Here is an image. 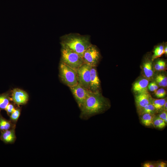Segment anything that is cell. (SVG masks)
<instances>
[{"label": "cell", "instance_id": "1", "mask_svg": "<svg viewBox=\"0 0 167 167\" xmlns=\"http://www.w3.org/2000/svg\"><path fill=\"white\" fill-rule=\"evenodd\" d=\"M109 106L107 101L98 91H90L80 109L79 118L83 120H88L92 117L103 112Z\"/></svg>", "mask_w": 167, "mask_h": 167}, {"label": "cell", "instance_id": "2", "mask_svg": "<svg viewBox=\"0 0 167 167\" xmlns=\"http://www.w3.org/2000/svg\"><path fill=\"white\" fill-rule=\"evenodd\" d=\"M62 46L75 52L82 58L84 51L91 45L88 35L71 33L62 36L60 38Z\"/></svg>", "mask_w": 167, "mask_h": 167}, {"label": "cell", "instance_id": "3", "mask_svg": "<svg viewBox=\"0 0 167 167\" xmlns=\"http://www.w3.org/2000/svg\"><path fill=\"white\" fill-rule=\"evenodd\" d=\"M59 71L60 79L69 87L79 83L77 70L60 62Z\"/></svg>", "mask_w": 167, "mask_h": 167}, {"label": "cell", "instance_id": "4", "mask_svg": "<svg viewBox=\"0 0 167 167\" xmlns=\"http://www.w3.org/2000/svg\"><path fill=\"white\" fill-rule=\"evenodd\" d=\"M61 62L77 70L84 64L82 58L75 52L62 46Z\"/></svg>", "mask_w": 167, "mask_h": 167}, {"label": "cell", "instance_id": "5", "mask_svg": "<svg viewBox=\"0 0 167 167\" xmlns=\"http://www.w3.org/2000/svg\"><path fill=\"white\" fill-rule=\"evenodd\" d=\"M100 57V54L96 46L92 44L84 52L82 59L84 64L95 66Z\"/></svg>", "mask_w": 167, "mask_h": 167}, {"label": "cell", "instance_id": "6", "mask_svg": "<svg viewBox=\"0 0 167 167\" xmlns=\"http://www.w3.org/2000/svg\"><path fill=\"white\" fill-rule=\"evenodd\" d=\"M69 88L80 109L89 95L90 91L79 83L76 85Z\"/></svg>", "mask_w": 167, "mask_h": 167}, {"label": "cell", "instance_id": "7", "mask_svg": "<svg viewBox=\"0 0 167 167\" xmlns=\"http://www.w3.org/2000/svg\"><path fill=\"white\" fill-rule=\"evenodd\" d=\"M91 66L84 64L77 70L78 83L89 90L91 80Z\"/></svg>", "mask_w": 167, "mask_h": 167}, {"label": "cell", "instance_id": "8", "mask_svg": "<svg viewBox=\"0 0 167 167\" xmlns=\"http://www.w3.org/2000/svg\"><path fill=\"white\" fill-rule=\"evenodd\" d=\"M28 94L19 88H15L11 91V101L17 106L26 104L29 100Z\"/></svg>", "mask_w": 167, "mask_h": 167}, {"label": "cell", "instance_id": "9", "mask_svg": "<svg viewBox=\"0 0 167 167\" xmlns=\"http://www.w3.org/2000/svg\"><path fill=\"white\" fill-rule=\"evenodd\" d=\"M151 98L148 92L137 94L135 100L138 112L151 102Z\"/></svg>", "mask_w": 167, "mask_h": 167}, {"label": "cell", "instance_id": "10", "mask_svg": "<svg viewBox=\"0 0 167 167\" xmlns=\"http://www.w3.org/2000/svg\"><path fill=\"white\" fill-rule=\"evenodd\" d=\"M95 67L91 66V77L89 88V90L93 92L98 91L100 87V81Z\"/></svg>", "mask_w": 167, "mask_h": 167}, {"label": "cell", "instance_id": "11", "mask_svg": "<svg viewBox=\"0 0 167 167\" xmlns=\"http://www.w3.org/2000/svg\"><path fill=\"white\" fill-rule=\"evenodd\" d=\"M16 127L1 132L0 139L6 143L12 144L15 142L16 137L15 134Z\"/></svg>", "mask_w": 167, "mask_h": 167}, {"label": "cell", "instance_id": "12", "mask_svg": "<svg viewBox=\"0 0 167 167\" xmlns=\"http://www.w3.org/2000/svg\"><path fill=\"white\" fill-rule=\"evenodd\" d=\"M149 80L147 79H142L134 83L133 89L134 92L137 94L148 92L147 88Z\"/></svg>", "mask_w": 167, "mask_h": 167}, {"label": "cell", "instance_id": "13", "mask_svg": "<svg viewBox=\"0 0 167 167\" xmlns=\"http://www.w3.org/2000/svg\"><path fill=\"white\" fill-rule=\"evenodd\" d=\"M11 101V92L0 94V111L5 110Z\"/></svg>", "mask_w": 167, "mask_h": 167}, {"label": "cell", "instance_id": "14", "mask_svg": "<svg viewBox=\"0 0 167 167\" xmlns=\"http://www.w3.org/2000/svg\"><path fill=\"white\" fill-rule=\"evenodd\" d=\"M16 124L8 120L2 116L0 112V131L1 132L16 127Z\"/></svg>", "mask_w": 167, "mask_h": 167}, {"label": "cell", "instance_id": "15", "mask_svg": "<svg viewBox=\"0 0 167 167\" xmlns=\"http://www.w3.org/2000/svg\"><path fill=\"white\" fill-rule=\"evenodd\" d=\"M155 114L144 113L140 115L141 123L146 126H153V121Z\"/></svg>", "mask_w": 167, "mask_h": 167}, {"label": "cell", "instance_id": "16", "mask_svg": "<svg viewBox=\"0 0 167 167\" xmlns=\"http://www.w3.org/2000/svg\"><path fill=\"white\" fill-rule=\"evenodd\" d=\"M152 64L150 62H146L143 66V70L145 76L148 79L152 78L154 74Z\"/></svg>", "mask_w": 167, "mask_h": 167}, {"label": "cell", "instance_id": "17", "mask_svg": "<svg viewBox=\"0 0 167 167\" xmlns=\"http://www.w3.org/2000/svg\"><path fill=\"white\" fill-rule=\"evenodd\" d=\"M166 101V99H155L152 97L151 99V103L155 107L156 112L163 110L164 105Z\"/></svg>", "mask_w": 167, "mask_h": 167}, {"label": "cell", "instance_id": "18", "mask_svg": "<svg viewBox=\"0 0 167 167\" xmlns=\"http://www.w3.org/2000/svg\"><path fill=\"white\" fill-rule=\"evenodd\" d=\"M21 111V108L19 106H18L9 116L10 120L13 123L16 124L20 115Z\"/></svg>", "mask_w": 167, "mask_h": 167}, {"label": "cell", "instance_id": "19", "mask_svg": "<svg viewBox=\"0 0 167 167\" xmlns=\"http://www.w3.org/2000/svg\"><path fill=\"white\" fill-rule=\"evenodd\" d=\"M156 112H157L155 107L151 102L139 111V115L144 113L155 114Z\"/></svg>", "mask_w": 167, "mask_h": 167}, {"label": "cell", "instance_id": "20", "mask_svg": "<svg viewBox=\"0 0 167 167\" xmlns=\"http://www.w3.org/2000/svg\"><path fill=\"white\" fill-rule=\"evenodd\" d=\"M156 81L161 87H166L167 86V78L164 75L160 74L156 78Z\"/></svg>", "mask_w": 167, "mask_h": 167}, {"label": "cell", "instance_id": "21", "mask_svg": "<svg viewBox=\"0 0 167 167\" xmlns=\"http://www.w3.org/2000/svg\"><path fill=\"white\" fill-rule=\"evenodd\" d=\"M153 53L154 54L152 57V61L164 54L163 46L161 45L156 47L154 49Z\"/></svg>", "mask_w": 167, "mask_h": 167}, {"label": "cell", "instance_id": "22", "mask_svg": "<svg viewBox=\"0 0 167 167\" xmlns=\"http://www.w3.org/2000/svg\"><path fill=\"white\" fill-rule=\"evenodd\" d=\"M16 108L15 104L13 103H9L6 107L5 110L6 111L8 115L9 116Z\"/></svg>", "mask_w": 167, "mask_h": 167}, {"label": "cell", "instance_id": "23", "mask_svg": "<svg viewBox=\"0 0 167 167\" xmlns=\"http://www.w3.org/2000/svg\"><path fill=\"white\" fill-rule=\"evenodd\" d=\"M154 92L155 95L158 98H163L166 94V91L162 88L157 89Z\"/></svg>", "mask_w": 167, "mask_h": 167}, {"label": "cell", "instance_id": "24", "mask_svg": "<svg viewBox=\"0 0 167 167\" xmlns=\"http://www.w3.org/2000/svg\"><path fill=\"white\" fill-rule=\"evenodd\" d=\"M153 126L155 128L159 129H161L164 128L159 121L157 116H156L155 115L153 119Z\"/></svg>", "mask_w": 167, "mask_h": 167}, {"label": "cell", "instance_id": "25", "mask_svg": "<svg viewBox=\"0 0 167 167\" xmlns=\"http://www.w3.org/2000/svg\"><path fill=\"white\" fill-rule=\"evenodd\" d=\"M159 118L163 120L167 123V111H163L157 116Z\"/></svg>", "mask_w": 167, "mask_h": 167}, {"label": "cell", "instance_id": "26", "mask_svg": "<svg viewBox=\"0 0 167 167\" xmlns=\"http://www.w3.org/2000/svg\"><path fill=\"white\" fill-rule=\"evenodd\" d=\"M143 167H156V163L152 161L146 162L143 164Z\"/></svg>", "mask_w": 167, "mask_h": 167}, {"label": "cell", "instance_id": "27", "mask_svg": "<svg viewBox=\"0 0 167 167\" xmlns=\"http://www.w3.org/2000/svg\"><path fill=\"white\" fill-rule=\"evenodd\" d=\"M162 60H159L157 61L154 66L155 69L157 71H160V68Z\"/></svg>", "mask_w": 167, "mask_h": 167}, {"label": "cell", "instance_id": "28", "mask_svg": "<svg viewBox=\"0 0 167 167\" xmlns=\"http://www.w3.org/2000/svg\"><path fill=\"white\" fill-rule=\"evenodd\" d=\"M156 167H166L167 163L163 161H159L156 162Z\"/></svg>", "mask_w": 167, "mask_h": 167}, {"label": "cell", "instance_id": "29", "mask_svg": "<svg viewBox=\"0 0 167 167\" xmlns=\"http://www.w3.org/2000/svg\"><path fill=\"white\" fill-rule=\"evenodd\" d=\"M148 87L149 90L151 92H154L155 90L153 85V82L150 83L148 85Z\"/></svg>", "mask_w": 167, "mask_h": 167}, {"label": "cell", "instance_id": "30", "mask_svg": "<svg viewBox=\"0 0 167 167\" xmlns=\"http://www.w3.org/2000/svg\"><path fill=\"white\" fill-rule=\"evenodd\" d=\"M166 63L165 61L162 60L161 66L160 68V71L164 70L165 67Z\"/></svg>", "mask_w": 167, "mask_h": 167}, {"label": "cell", "instance_id": "31", "mask_svg": "<svg viewBox=\"0 0 167 167\" xmlns=\"http://www.w3.org/2000/svg\"><path fill=\"white\" fill-rule=\"evenodd\" d=\"M163 110L164 111H167V101H166V102L165 103L163 108Z\"/></svg>", "mask_w": 167, "mask_h": 167}, {"label": "cell", "instance_id": "32", "mask_svg": "<svg viewBox=\"0 0 167 167\" xmlns=\"http://www.w3.org/2000/svg\"><path fill=\"white\" fill-rule=\"evenodd\" d=\"M153 85L155 91L158 89V86L157 84L155 82H153Z\"/></svg>", "mask_w": 167, "mask_h": 167}, {"label": "cell", "instance_id": "33", "mask_svg": "<svg viewBox=\"0 0 167 167\" xmlns=\"http://www.w3.org/2000/svg\"><path fill=\"white\" fill-rule=\"evenodd\" d=\"M164 54H167V47L166 46L165 48H164Z\"/></svg>", "mask_w": 167, "mask_h": 167}]
</instances>
